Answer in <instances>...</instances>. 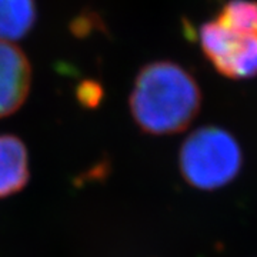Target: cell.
Here are the masks:
<instances>
[{
  "mask_svg": "<svg viewBox=\"0 0 257 257\" xmlns=\"http://www.w3.org/2000/svg\"><path fill=\"white\" fill-rule=\"evenodd\" d=\"M202 101V89L186 67L172 60H155L135 77L128 107L142 132L169 136L192 124Z\"/></svg>",
  "mask_w": 257,
  "mask_h": 257,
  "instance_id": "1",
  "label": "cell"
},
{
  "mask_svg": "<svg viewBox=\"0 0 257 257\" xmlns=\"http://www.w3.org/2000/svg\"><path fill=\"white\" fill-rule=\"evenodd\" d=\"M203 55L224 77L246 80L257 76V36L227 28L213 18L199 28Z\"/></svg>",
  "mask_w": 257,
  "mask_h": 257,
  "instance_id": "3",
  "label": "cell"
},
{
  "mask_svg": "<svg viewBox=\"0 0 257 257\" xmlns=\"http://www.w3.org/2000/svg\"><path fill=\"white\" fill-rule=\"evenodd\" d=\"M243 166L237 139L226 128L203 126L192 132L180 147L179 169L186 183L203 192L231 183Z\"/></svg>",
  "mask_w": 257,
  "mask_h": 257,
  "instance_id": "2",
  "label": "cell"
},
{
  "mask_svg": "<svg viewBox=\"0 0 257 257\" xmlns=\"http://www.w3.org/2000/svg\"><path fill=\"white\" fill-rule=\"evenodd\" d=\"M36 20V0H0V40L12 43L23 39Z\"/></svg>",
  "mask_w": 257,
  "mask_h": 257,
  "instance_id": "6",
  "label": "cell"
},
{
  "mask_svg": "<svg viewBox=\"0 0 257 257\" xmlns=\"http://www.w3.org/2000/svg\"><path fill=\"white\" fill-rule=\"evenodd\" d=\"M32 86V66L28 56L10 42L0 40V119L25 104Z\"/></svg>",
  "mask_w": 257,
  "mask_h": 257,
  "instance_id": "4",
  "label": "cell"
},
{
  "mask_svg": "<svg viewBox=\"0 0 257 257\" xmlns=\"http://www.w3.org/2000/svg\"><path fill=\"white\" fill-rule=\"evenodd\" d=\"M30 179L28 147L22 139L0 133V199L25 189Z\"/></svg>",
  "mask_w": 257,
  "mask_h": 257,
  "instance_id": "5",
  "label": "cell"
},
{
  "mask_svg": "<svg viewBox=\"0 0 257 257\" xmlns=\"http://www.w3.org/2000/svg\"><path fill=\"white\" fill-rule=\"evenodd\" d=\"M214 19L227 28L257 36V0H227Z\"/></svg>",
  "mask_w": 257,
  "mask_h": 257,
  "instance_id": "7",
  "label": "cell"
}]
</instances>
